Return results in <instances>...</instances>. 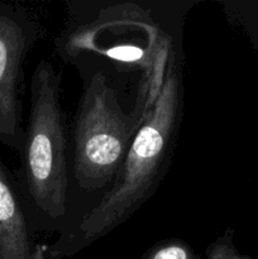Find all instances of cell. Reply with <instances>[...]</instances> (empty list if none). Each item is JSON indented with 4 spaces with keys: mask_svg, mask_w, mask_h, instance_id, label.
<instances>
[{
    "mask_svg": "<svg viewBox=\"0 0 258 259\" xmlns=\"http://www.w3.org/2000/svg\"><path fill=\"white\" fill-rule=\"evenodd\" d=\"M194 5L196 2H68L56 53L76 67L89 57L105 60L118 72L138 73L131 113L144 123L161 95Z\"/></svg>",
    "mask_w": 258,
    "mask_h": 259,
    "instance_id": "6da1fadb",
    "label": "cell"
},
{
    "mask_svg": "<svg viewBox=\"0 0 258 259\" xmlns=\"http://www.w3.org/2000/svg\"><path fill=\"white\" fill-rule=\"evenodd\" d=\"M184 52L174 51L153 110L139 128L126 158L103 199L50 244L56 258L72 257L128 220L152 195L168 171L184 113Z\"/></svg>",
    "mask_w": 258,
    "mask_h": 259,
    "instance_id": "7a4b0ae2",
    "label": "cell"
},
{
    "mask_svg": "<svg viewBox=\"0 0 258 259\" xmlns=\"http://www.w3.org/2000/svg\"><path fill=\"white\" fill-rule=\"evenodd\" d=\"M68 137L61 73L42 60L30 78V106L17 176L35 227L58 229L67 215Z\"/></svg>",
    "mask_w": 258,
    "mask_h": 259,
    "instance_id": "3957f363",
    "label": "cell"
},
{
    "mask_svg": "<svg viewBox=\"0 0 258 259\" xmlns=\"http://www.w3.org/2000/svg\"><path fill=\"white\" fill-rule=\"evenodd\" d=\"M142 124L125 113L105 73H91L72 128L73 177L80 189L94 192L114 181Z\"/></svg>",
    "mask_w": 258,
    "mask_h": 259,
    "instance_id": "277c9868",
    "label": "cell"
},
{
    "mask_svg": "<svg viewBox=\"0 0 258 259\" xmlns=\"http://www.w3.org/2000/svg\"><path fill=\"white\" fill-rule=\"evenodd\" d=\"M42 32L40 22L28 8L0 3V144L18 154L24 142L23 66Z\"/></svg>",
    "mask_w": 258,
    "mask_h": 259,
    "instance_id": "5b68a950",
    "label": "cell"
},
{
    "mask_svg": "<svg viewBox=\"0 0 258 259\" xmlns=\"http://www.w3.org/2000/svg\"><path fill=\"white\" fill-rule=\"evenodd\" d=\"M34 225L17 176L0 159V259H34Z\"/></svg>",
    "mask_w": 258,
    "mask_h": 259,
    "instance_id": "8992f818",
    "label": "cell"
},
{
    "mask_svg": "<svg viewBox=\"0 0 258 259\" xmlns=\"http://www.w3.org/2000/svg\"><path fill=\"white\" fill-rule=\"evenodd\" d=\"M224 13L230 23L239 25L249 35L253 45L258 43V2L235 3L225 2Z\"/></svg>",
    "mask_w": 258,
    "mask_h": 259,
    "instance_id": "52a82bcc",
    "label": "cell"
},
{
    "mask_svg": "<svg viewBox=\"0 0 258 259\" xmlns=\"http://www.w3.org/2000/svg\"><path fill=\"white\" fill-rule=\"evenodd\" d=\"M142 259H200V255L185 240L171 238L154 243Z\"/></svg>",
    "mask_w": 258,
    "mask_h": 259,
    "instance_id": "ba28073f",
    "label": "cell"
},
{
    "mask_svg": "<svg viewBox=\"0 0 258 259\" xmlns=\"http://www.w3.org/2000/svg\"><path fill=\"white\" fill-rule=\"evenodd\" d=\"M205 259H249L240 254L234 244V230L228 228L210 243L205 250Z\"/></svg>",
    "mask_w": 258,
    "mask_h": 259,
    "instance_id": "9c48e42d",
    "label": "cell"
},
{
    "mask_svg": "<svg viewBox=\"0 0 258 259\" xmlns=\"http://www.w3.org/2000/svg\"><path fill=\"white\" fill-rule=\"evenodd\" d=\"M254 46H255V47H257V48H258V43H257V45H254Z\"/></svg>",
    "mask_w": 258,
    "mask_h": 259,
    "instance_id": "30bf717a",
    "label": "cell"
}]
</instances>
